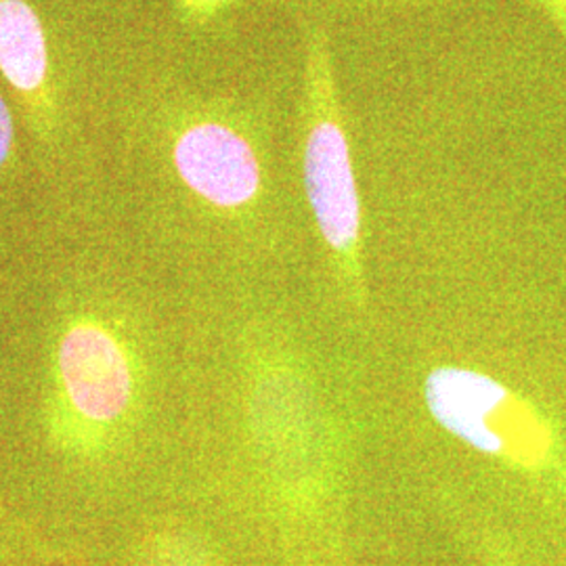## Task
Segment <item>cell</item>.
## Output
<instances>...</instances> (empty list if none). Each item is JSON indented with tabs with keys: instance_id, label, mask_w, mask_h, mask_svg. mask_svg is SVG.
<instances>
[{
	"instance_id": "cell-5",
	"label": "cell",
	"mask_w": 566,
	"mask_h": 566,
	"mask_svg": "<svg viewBox=\"0 0 566 566\" xmlns=\"http://www.w3.org/2000/svg\"><path fill=\"white\" fill-rule=\"evenodd\" d=\"M0 72L23 93L44 82V32L39 15L23 0H0Z\"/></svg>"
},
{
	"instance_id": "cell-7",
	"label": "cell",
	"mask_w": 566,
	"mask_h": 566,
	"mask_svg": "<svg viewBox=\"0 0 566 566\" xmlns=\"http://www.w3.org/2000/svg\"><path fill=\"white\" fill-rule=\"evenodd\" d=\"M11 143H13V122H11L9 107L0 99V166L9 158Z\"/></svg>"
},
{
	"instance_id": "cell-1",
	"label": "cell",
	"mask_w": 566,
	"mask_h": 566,
	"mask_svg": "<svg viewBox=\"0 0 566 566\" xmlns=\"http://www.w3.org/2000/svg\"><path fill=\"white\" fill-rule=\"evenodd\" d=\"M304 88L306 196L325 242L336 252H348L359 242L361 203L344 128L343 105L338 102L332 60L322 34H315L308 44Z\"/></svg>"
},
{
	"instance_id": "cell-3",
	"label": "cell",
	"mask_w": 566,
	"mask_h": 566,
	"mask_svg": "<svg viewBox=\"0 0 566 566\" xmlns=\"http://www.w3.org/2000/svg\"><path fill=\"white\" fill-rule=\"evenodd\" d=\"M175 164L187 187L221 208L250 202L261 187L254 149L240 133L219 122L189 126L175 145Z\"/></svg>"
},
{
	"instance_id": "cell-4",
	"label": "cell",
	"mask_w": 566,
	"mask_h": 566,
	"mask_svg": "<svg viewBox=\"0 0 566 566\" xmlns=\"http://www.w3.org/2000/svg\"><path fill=\"white\" fill-rule=\"evenodd\" d=\"M70 401L88 420L120 418L130 401V369L118 343L95 325L72 327L60 346Z\"/></svg>"
},
{
	"instance_id": "cell-6",
	"label": "cell",
	"mask_w": 566,
	"mask_h": 566,
	"mask_svg": "<svg viewBox=\"0 0 566 566\" xmlns=\"http://www.w3.org/2000/svg\"><path fill=\"white\" fill-rule=\"evenodd\" d=\"M147 566H202V558L191 544L172 539L151 549Z\"/></svg>"
},
{
	"instance_id": "cell-8",
	"label": "cell",
	"mask_w": 566,
	"mask_h": 566,
	"mask_svg": "<svg viewBox=\"0 0 566 566\" xmlns=\"http://www.w3.org/2000/svg\"><path fill=\"white\" fill-rule=\"evenodd\" d=\"M191 4H196V7H219L221 2H224V0H189Z\"/></svg>"
},
{
	"instance_id": "cell-2",
	"label": "cell",
	"mask_w": 566,
	"mask_h": 566,
	"mask_svg": "<svg viewBox=\"0 0 566 566\" xmlns=\"http://www.w3.org/2000/svg\"><path fill=\"white\" fill-rule=\"evenodd\" d=\"M426 403L453 437L486 455H510L533 464L544 458L547 434L504 386L462 367L434 369L426 380Z\"/></svg>"
}]
</instances>
